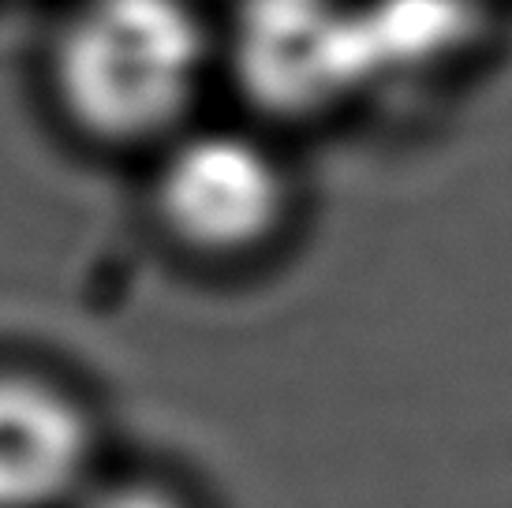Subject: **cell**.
<instances>
[{
	"label": "cell",
	"mask_w": 512,
	"mask_h": 508,
	"mask_svg": "<svg viewBox=\"0 0 512 508\" xmlns=\"http://www.w3.org/2000/svg\"><path fill=\"white\" fill-rule=\"evenodd\" d=\"M214 64L195 0H75L49 42V86L75 131L105 146L169 142Z\"/></svg>",
	"instance_id": "cell-1"
},
{
	"label": "cell",
	"mask_w": 512,
	"mask_h": 508,
	"mask_svg": "<svg viewBox=\"0 0 512 508\" xmlns=\"http://www.w3.org/2000/svg\"><path fill=\"white\" fill-rule=\"evenodd\" d=\"M154 206L176 243L202 258H247L285 228V161L247 131H180L154 176Z\"/></svg>",
	"instance_id": "cell-2"
},
{
	"label": "cell",
	"mask_w": 512,
	"mask_h": 508,
	"mask_svg": "<svg viewBox=\"0 0 512 508\" xmlns=\"http://www.w3.org/2000/svg\"><path fill=\"white\" fill-rule=\"evenodd\" d=\"M228 53L240 83L273 113L326 109L370 75L348 0H240Z\"/></svg>",
	"instance_id": "cell-3"
},
{
	"label": "cell",
	"mask_w": 512,
	"mask_h": 508,
	"mask_svg": "<svg viewBox=\"0 0 512 508\" xmlns=\"http://www.w3.org/2000/svg\"><path fill=\"white\" fill-rule=\"evenodd\" d=\"M98 434L60 381L0 367V508H68L90 486Z\"/></svg>",
	"instance_id": "cell-4"
},
{
	"label": "cell",
	"mask_w": 512,
	"mask_h": 508,
	"mask_svg": "<svg viewBox=\"0 0 512 508\" xmlns=\"http://www.w3.org/2000/svg\"><path fill=\"white\" fill-rule=\"evenodd\" d=\"M68 508H191L169 486L154 482H90Z\"/></svg>",
	"instance_id": "cell-5"
}]
</instances>
